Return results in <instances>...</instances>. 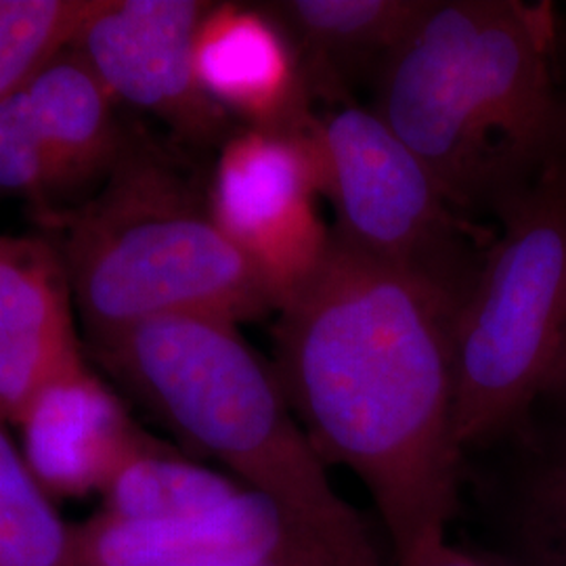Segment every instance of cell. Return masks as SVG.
<instances>
[{"mask_svg":"<svg viewBox=\"0 0 566 566\" xmlns=\"http://www.w3.org/2000/svg\"><path fill=\"white\" fill-rule=\"evenodd\" d=\"M242 489L235 479L189 462L158 441L105 486L103 514L142 523L189 518L223 506Z\"/></svg>","mask_w":566,"mask_h":566,"instance_id":"cell-15","label":"cell"},{"mask_svg":"<svg viewBox=\"0 0 566 566\" xmlns=\"http://www.w3.org/2000/svg\"><path fill=\"white\" fill-rule=\"evenodd\" d=\"M554 63H556V78H558V93H560V105H563V137H560V149L554 164L560 166L566 177V51L560 46V36L556 41L554 51Z\"/></svg>","mask_w":566,"mask_h":566,"instance_id":"cell-20","label":"cell"},{"mask_svg":"<svg viewBox=\"0 0 566 566\" xmlns=\"http://www.w3.org/2000/svg\"><path fill=\"white\" fill-rule=\"evenodd\" d=\"M193 65L203 93L243 126L306 133L315 124L296 51L264 4L210 2Z\"/></svg>","mask_w":566,"mask_h":566,"instance_id":"cell-12","label":"cell"},{"mask_svg":"<svg viewBox=\"0 0 566 566\" xmlns=\"http://www.w3.org/2000/svg\"><path fill=\"white\" fill-rule=\"evenodd\" d=\"M479 566H495V565H489V563H483V560H479Z\"/></svg>","mask_w":566,"mask_h":566,"instance_id":"cell-23","label":"cell"},{"mask_svg":"<svg viewBox=\"0 0 566 566\" xmlns=\"http://www.w3.org/2000/svg\"><path fill=\"white\" fill-rule=\"evenodd\" d=\"M542 397H552V399H556L558 403H563L566 407V338L565 344H563V350L558 355L556 367H554V371L549 376V382H547L546 390H544Z\"/></svg>","mask_w":566,"mask_h":566,"instance_id":"cell-21","label":"cell"},{"mask_svg":"<svg viewBox=\"0 0 566 566\" xmlns=\"http://www.w3.org/2000/svg\"><path fill=\"white\" fill-rule=\"evenodd\" d=\"M76 535L82 566H324L282 510L245 486L206 514L142 523L102 512Z\"/></svg>","mask_w":566,"mask_h":566,"instance_id":"cell-11","label":"cell"},{"mask_svg":"<svg viewBox=\"0 0 566 566\" xmlns=\"http://www.w3.org/2000/svg\"><path fill=\"white\" fill-rule=\"evenodd\" d=\"M42 219L57 233L88 340L168 315L240 324L277 313L261 273L214 223L208 182L145 130L128 128L91 198Z\"/></svg>","mask_w":566,"mask_h":566,"instance_id":"cell-4","label":"cell"},{"mask_svg":"<svg viewBox=\"0 0 566 566\" xmlns=\"http://www.w3.org/2000/svg\"><path fill=\"white\" fill-rule=\"evenodd\" d=\"M397 566H479V560L472 554L451 546L447 539H441L420 547L418 552L397 563Z\"/></svg>","mask_w":566,"mask_h":566,"instance_id":"cell-19","label":"cell"},{"mask_svg":"<svg viewBox=\"0 0 566 566\" xmlns=\"http://www.w3.org/2000/svg\"><path fill=\"white\" fill-rule=\"evenodd\" d=\"M88 350L185 446L280 507L319 565L385 566L364 518L332 485L275 367L238 324L168 315L88 340Z\"/></svg>","mask_w":566,"mask_h":566,"instance_id":"cell-3","label":"cell"},{"mask_svg":"<svg viewBox=\"0 0 566 566\" xmlns=\"http://www.w3.org/2000/svg\"><path fill=\"white\" fill-rule=\"evenodd\" d=\"M458 308L340 242L277 311L275 371L325 465L371 495L401 563L447 539L464 451L455 437Z\"/></svg>","mask_w":566,"mask_h":566,"instance_id":"cell-1","label":"cell"},{"mask_svg":"<svg viewBox=\"0 0 566 566\" xmlns=\"http://www.w3.org/2000/svg\"><path fill=\"white\" fill-rule=\"evenodd\" d=\"M525 539L535 566H566V455L533 485Z\"/></svg>","mask_w":566,"mask_h":566,"instance_id":"cell-18","label":"cell"},{"mask_svg":"<svg viewBox=\"0 0 566 566\" xmlns=\"http://www.w3.org/2000/svg\"><path fill=\"white\" fill-rule=\"evenodd\" d=\"M313 126H240L221 145L208 181L214 223L261 273L277 311L319 271L332 245L317 206L324 181Z\"/></svg>","mask_w":566,"mask_h":566,"instance_id":"cell-7","label":"cell"},{"mask_svg":"<svg viewBox=\"0 0 566 566\" xmlns=\"http://www.w3.org/2000/svg\"><path fill=\"white\" fill-rule=\"evenodd\" d=\"M453 325L462 451L506 434L544 395L566 338V177L552 164L497 219Z\"/></svg>","mask_w":566,"mask_h":566,"instance_id":"cell-5","label":"cell"},{"mask_svg":"<svg viewBox=\"0 0 566 566\" xmlns=\"http://www.w3.org/2000/svg\"><path fill=\"white\" fill-rule=\"evenodd\" d=\"M430 0H280L266 11L282 25L313 105L357 103L405 41Z\"/></svg>","mask_w":566,"mask_h":566,"instance_id":"cell-14","label":"cell"},{"mask_svg":"<svg viewBox=\"0 0 566 566\" xmlns=\"http://www.w3.org/2000/svg\"><path fill=\"white\" fill-rule=\"evenodd\" d=\"M15 424L21 455L51 500L103 493L124 465L158 443L86 359L42 386Z\"/></svg>","mask_w":566,"mask_h":566,"instance_id":"cell-10","label":"cell"},{"mask_svg":"<svg viewBox=\"0 0 566 566\" xmlns=\"http://www.w3.org/2000/svg\"><path fill=\"white\" fill-rule=\"evenodd\" d=\"M245 566H280V565H275V563H259V565H245Z\"/></svg>","mask_w":566,"mask_h":566,"instance_id":"cell-22","label":"cell"},{"mask_svg":"<svg viewBox=\"0 0 566 566\" xmlns=\"http://www.w3.org/2000/svg\"><path fill=\"white\" fill-rule=\"evenodd\" d=\"M206 0H102L76 51L116 105L163 122L187 149H221L240 126L203 93L193 42Z\"/></svg>","mask_w":566,"mask_h":566,"instance_id":"cell-9","label":"cell"},{"mask_svg":"<svg viewBox=\"0 0 566 566\" xmlns=\"http://www.w3.org/2000/svg\"><path fill=\"white\" fill-rule=\"evenodd\" d=\"M556 41L547 4L430 0L371 86V109L472 221L500 219L558 156Z\"/></svg>","mask_w":566,"mask_h":566,"instance_id":"cell-2","label":"cell"},{"mask_svg":"<svg viewBox=\"0 0 566 566\" xmlns=\"http://www.w3.org/2000/svg\"><path fill=\"white\" fill-rule=\"evenodd\" d=\"M0 566H82L76 528L61 521L2 420Z\"/></svg>","mask_w":566,"mask_h":566,"instance_id":"cell-16","label":"cell"},{"mask_svg":"<svg viewBox=\"0 0 566 566\" xmlns=\"http://www.w3.org/2000/svg\"><path fill=\"white\" fill-rule=\"evenodd\" d=\"M102 0H0V99L72 49Z\"/></svg>","mask_w":566,"mask_h":566,"instance_id":"cell-17","label":"cell"},{"mask_svg":"<svg viewBox=\"0 0 566 566\" xmlns=\"http://www.w3.org/2000/svg\"><path fill=\"white\" fill-rule=\"evenodd\" d=\"M74 294L49 238L0 233V420L15 424L30 399L86 359Z\"/></svg>","mask_w":566,"mask_h":566,"instance_id":"cell-13","label":"cell"},{"mask_svg":"<svg viewBox=\"0 0 566 566\" xmlns=\"http://www.w3.org/2000/svg\"><path fill=\"white\" fill-rule=\"evenodd\" d=\"M128 137L86 61L61 53L15 93L0 99V196L60 214L91 198Z\"/></svg>","mask_w":566,"mask_h":566,"instance_id":"cell-8","label":"cell"},{"mask_svg":"<svg viewBox=\"0 0 566 566\" xmlns=\"http://www.w3.org/2000/svg\"><path fill=\"white\" fill-rule=\"evenodd\" d=\"M313 139L334 235L367 259L424 283L458 311L493 243L447 198L426 164L371 107L317 114Z\"/></svg>","mask_w":566,"mask_h":566,"instance_id":"cell-6","label":"cell"}]
</instances>
